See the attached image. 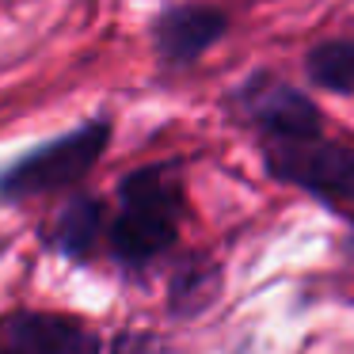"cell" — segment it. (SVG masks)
<instances>
[{
  "mask_svg": "<svg viewBox=\"0 0 354 354\" xmlns=\"http://www.w3.org/2000/svg\"><path fill=\"white\" fill-rule=\"evenodd\" d=\"M100 335L73 316L8 313L0 316V354H100Z\"/></svg>",
  "mask_w": 354,
  "mask_h": 354,
  "instance_id": "5",
  "label": "cell"
},
{
  "mask_svg": "<svg viewBox=\"0 0 354 354\" xmlns=\"http://www.w3.org/2000/svg\"><path fill=\"white\" fill-rule=\"evenodd\" d=\"M232 111L248 126H255L263 133V141H290V138L320 133L316 103L293 84L270 77V73H255L252 80H244L232 92Z\"/></svg>",
  "mask_w": 354,
  "mask_h": 354,
  "instance_id": "4",
  "label": "cell"
},
{
  "mask_svg": "<svg viewBox=\"0 0 354 354\" xmlns=\"http://www.w3.org/2000/svg\"><path fill=\"white\" fill-rule=\"evenodd\" d=\"M305 73L324 92L351 95L354 92V39H331V42H320L316 50H308Z\"/></svg>",
  "mask_w": 354,
  "mask_h": 354,
  "instance_id": "8",
  "label": "cell"
},
{
  "mask_svg": "<svg viewBox=\"0 0 354 354\" xmlns=\"http://www.w3.org/2000/svg\"><path fill=\"white\" fill-rule=\"evenodd\" d=\"M351 248H354V236H351Z\"/></svg>",
  "mask_w": 354,
  "mask_h": 354,
  "instance_id": "11",
  "label": "cell"
},
{
  "mask_svg": "<svg viewBox=\"0 0 354 354\" xmlns=\"http://www.w3.org/2000/svg\"><path fill=\"white\" fill-rule=\"evenodd\" d=\"M217 290H221V270L209 259H191L176 278H171V313L194 316L206 305H214Z\"/></svg>",
  "mask_w": 354,
  "mask_h": 354,
  "instance_id": "9",
  "label": "cell"
},
{
  "mask_svg": "<svg viewBox=\"0 0 354 354\" xmlns=\"http://www.w3.org/2000/svg\"><path fill=\"white\" fill-rule=\"evenodd\" d=\"M100 232H103V206L95 198H73V202H65V209L54 217V225H50V232H46V244L62 255L80 259V255L92 252Z\"/></svg>",
  "mask_w": 354,
  "mask_h": 354,
  "instance_id": "7",
  "label": "cell"
},
{
  "mask_svg": "<svg viewBox=\"0 0 354 354\" xmlns=\"http://www.w3.org/2000/svg\"><path fill=\"white\" fill-rule=\"evenodd\" d=\"M263 160L274 179L316 194L335 206H354V149L320 133L290 141H267Z\"/></svg>",
  "mask_w": 354,
  "mask_h": 354,
  "instance_id": "3",
  "label": "cell"
},
{
  "mask_svg": "<svg viewBox=\"0 0 354 354\" xmlns=\"http://www.w3.org/2000/svg\"><path fill=\"white\" fill-rule=\"evenodd\" d=\"M107 145H111V122L92 118V122L31 149L12 168L0 171V198L19 202V198H35V194L65 191L95 168V160L107 153Z\"/></svg>",
  "mask_w": 354,
  "mask_h": 354,
  "instance_id": "2",
  "label": "cell"
},
{
  "mask_svg": "<svg viewBox=\"0 0 354 354\" xmlns=\"http://www.w3.org/2000/svg\"><path fill=\"white\" fill-rule=\"evenodd\" d=\"M183 221V176L176 164H149L118 187V214L111 217L107 244L122 263H141L164 255L179 236Z\"/></svg>",
  "mask_w": 354,
  "mask_h": 354,
  "instance_id": "1",
  "label": "cell"
},
{
  "mask_svg": "<svg viewBox=\"0 0 354 354\" xmlns=\"http://www.w3.org/2000/svg\"><path fill=\"white\" fill-rule=\"evenodd\" d=\"M225 27H229L225 12L206 8V4H183V8H171L156 19L153 46H156V54H160V62L191 65L221 39Z\"/></svg>",
  "mask_w": 354,
  "mask_h": 354,
  "instance_id": "6",
  "label": "cell"
},
{
  "mask_svg": "<svg viewBox=\"0 0 354 354\" xmlns=\"http://www.w3.org/2000/svg\"><path fill=\"white\" fill-rule=\"evenodd\" d=\"M107 354H176V351L153 331H126V335H118L111 343Z\"/></svg>",
  "mask_w": 354,
  "mask_h": 354,
  "instance_id": "10",
  "label": "cell"
}]
</instances>
